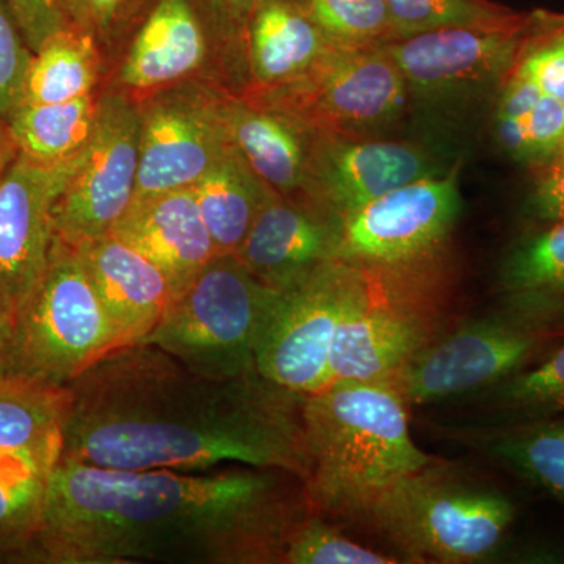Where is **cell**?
<instances>
[{"label":"cell","instance_id":"ab89813d","mask_svg":"<svg viewBox=\"0 0 564 564\" xmlns=\"http://www.w3.org/2000/svg\"><path fill=\"white\" fill-rule=\"evenodd\" d=\"M21 29L25 43L32 52L40 50L52 33L65 28V17L61 10L47 6L44 0H3Z\"/></svg>","mask_w":564,"mask_h":564},{"label":"cell","instance_id":"277c9868","mask_svg":"<svg viewBox=\"0 0 564 564\" xmlns=\"http://www.w3.org/2000/svg\"><path fill=\"white\" fill-rule=\"evenodd\" d=\"M369 518L411 562L464 564L484 562L499 549L514 507L503 494L432 463L393 484Z\"/></svg>","mask_w":564,"mask_h":564},{"label":"cell","instance_id":"8d00e7d4","mask_svg":"<svg viewBox=\"0 0 564 564\" xmlns=\"http://www.w3.org/2000/svg\"><path fill=\"white\" fill-rule=\"evenodd\" d=\"M32 55L9 7L0 0V118L6 121L21 107Z\"/></svg>","mask_w":564,"mask_h":564},{"label":"cell","instance_id":"1f68e13d","mask_svg":"<svg viewBox=\"0 0 564 564\" xmlns=\"http://www.w3.org/2000/svg\"><path fill=\"white\" fill-rule=\"evenodd\" d=\"M489 406L522 419H541L564 411V345L529 370H519L502 383L481 392Z\"/></svg>","mask_w":564,"mask_h":564},{"label":"cell","instance_id":"cb8c5ba5","mask_svg":"<svg viewBox=\"0 0 564 564\" xmlns=\"http://www.w3.org/2000/svg\"><path fill=\"white\" fill-rule=\"evenodd\" d=\"M68 411V386L20 372L0 373V456L61 458Z\"/></svg>","mask_w":564,"mask_h":564},{"label":"cell","instance_id":"7402d4cb","mask_svg":"<svg viewBox=\"0 0 564 564\" xmlns=\"http://www.w3.org/2000/svg\"><path fill=\"white\" fill-rule=\"evenodd\" d=\"M329 47L296 0H262L248 22L243 93L272 90L299 79Z\"/></svg>","mask_w":564,"mask_h":564},{"label":"cell","instance_id":"d6a6232c","mask_svg":"<svg viewBox=\"0 0 564 564\" xmlns=\"http://www.w3.org/2000/svg\"><path fill=\"white\" fill-rule=\"evenodd\" d=\"M397 40L451 25L505 24L522 13L491 0H384Z\"/></svg>","mask_w":564,"mask_h":564},{"label":"cell","instance_id":"5b68a950","mask_svg":"<svg viewBox=\"0 0 564 564\" xmlns=\"http://www.w3.org/2000/svg\"><path fill=\"white\" fill-rule=\"evenodd\" d=\"M276 295L236 256H217L143 344L204 377L228 380L258 372L256 348Z\"/></svg>","mask_w":564,"mask_h":564},{"label":"cell","instance_id":"f546056e","mask_svg":"<svg viewBox=\"0 0 564 564\" xmlns=\"http://www.w3.org/2000/svg\"><path fill=\"white\" fill-rule=\"evenodd\" d=\"M494 452L564 503V421L532 422L500 434Z\"/></svg>","mask_w":564,"mask_h":564},{"label":"cell","instance_id":"30bf717a","mask_svg":"<svg viewBox=\"0 0 564 564\" xmlns=\"http://www.w3.org/2000/svg\"><path fill=\"white\" fill-rule=\"evenodd\" d=\"M206 80L231 95L245 85L195 0H151L111 63L104 88L148 95Z\"/></svg>","mask_w":564,"mask_h":564},{"label":"cell","instance_id":"ba28073f","mask_svg":"<svg viewBox=\"0 0 564 564\" xmlns=\"http://www.w3.org/2000/svg\"><path fill=\"white\" fill-rule=\"evenodd\" d=\"M364 276L361 263L336 259L293 288L278 291L256 348L258 373L299 395L332 384L334 336Z\"/></svg>","mask_w":564,"mask_h":564},{"label":"cell","instance_id":"603a6c76","mask_svg":"<svg viewBox=\"0 0 564 564\" xmlns=\"http://www.w3.org/2000/svg\"><path fill=\"white\" fill-rule=\"evenodd\" d=\"M492 133L503 154L533 169L564 151V104L510 70L497 88Z\"/></svg>","mask_w":564,"mask_h":564},{"label":"cell","instance_id":"f1b7e54d","mask_svg":"<svg viewBox=\"0 0 564 564\" xmlns=\"http://www.w3.org/2000/svg\"><path fill=\"white\" fill-rule=\"evenodd\" d=\"M57 456H0V552L21 556L39 532Z\"/></svg>","mask_w":564,"mask_h":564},{"label":"cell","instance_id":"44dd1931","mask_svg":"<svg viewBox=\"0 0 564 564\" xmlns=\"http://www.w3.org/2000/svg\"><path fill=\"white\" fill-rule=\"evenodd\" d=\"M229 143L276 195L313 198L314 132L289 115L245 95L226 101Z\"/></svg>","mask_w":564,"mask_h":564},{"label":"cell","instance_id":"ac0fdd59","mask_svg":"<svg viewBox=\"0 0 564 564\" xmlns=\"http://www.w3.org/2000/svg\"><path fill=\"white\" fill-rule=\"evenodd\" d=\"M234 256L263 284L285 291L340 259V218L315 199L272 193Z\"/></svg>","mask_w":564,"mask_h":564},{"label":"cell","instance_id":"60d3db41","mask_svg":"<svg viewBox=\"0 0 564 564\" xmlns=\"http://www.w3.org/2000/svg\"><path fill=\"white\" fill-rule=\"evenodd\" d=\"M14 322L0 296V373L11 372L13 358Z\"/></svg>","mask_w":564,"mask_h":564},{"label":"cell","instance_id":"8fae6325","mask_svg":"<svg viewBox=\"0 0 564 564\" xmlns=\"http://www.w3.org/2000/svg\"><path fill=\"white\" fill-rule=\"evenodd\" d=\"M139 163V104L102 88L84 162L54 207V240L77 248L113 231L135 196Z\"/></svg>","mask_w":564,"mask_h":564},{"label":"cell","instance_id":"4dcf8cb0","mask_svg":"<svg viewBox=\"0 0 564 564\" xmlns=\"http://www.w3.org/2000/svg\"><path fill=\"white\" fill-rule=\"evenodd\" d=\"M325 40L340 50H373L397 40L384 0H296Z\"/></svg>","mask_w":564,"mask_h":564},{"label":"cell","instance_id":"7bdbcfd3","mask_svg":"<svg viewBox=\"0 0 564 564\" xmlns=\"http://www.w3.org/2000/svg\"><path fill=\"white\" fill-rule=\"evenodd\" d=\"M44 2H46L47 6L54 7V9L61 10V6H58V0H44Z\"/></svg>","mask_w":564,"mask_h":564},{"label":"cell","instance_id":"2e32d148","mask_svg":"<svg viewBox=\"0 0 564 564\" xmlns=\"http://www.w3.org/2000/svg\"><path fill=\"white\" fill-rule=\"evenodd\" d=\"M366 267V265H364ZM430 343L425 317L392 299L366 267L334 336V381H391Z\"/></svg>","mask_w":564,"mask_h":564},{"label":"cell","instance_id":"e575fe53","mask_svg":"<svg viewBox=\"0 0 564 564\" xmlns=\"http://www.w3.org/2000/svg\"><path fill=\"white\" fill-rule=\"evenodd\" d=\"M288 564H393L400 560L381 554L344 536L314 511H307L289 530L284 544Z\"/></svg>","mask_w":564,"mask_h":564},{"label":"cell","instance_id":"b9f144b4","mask_svg":"<svg viewBox=\"0 0 564 564\" xmlns=\"http://www.w3.org/2000/svg\"><path fill=\"white\" fill-rule=\"evenodd\" d=\"M17 154V147H14L13 140H11L9 124H7L3 118H0V176L9 169Z\"/></svg>","mask_w":564,"mask_h":564},{"label":"cell","instance_id":"52a82bcc","mask_svg":"<svg viewBox=\"0 0 564 564\" xmlns=\"http://www.w3.org/2000/svg\"><path fill=\"white\" fill-rule=\"evenodd\" d=\"M243 95L289 115L310 131L340 137H377L402 118L411 96L384 46H332L299 79Z\"/></svg>","mask_w":564,"mask_h":564},{"label":"cell","instance_id":"7c38bea8","mask_svg":"<svg viewBox=\"0 0 564 564\" xmlns=\"http://www.w3.org/2000/svg\"><path fill=\"white\" fill-rule=\"evenodd\" d=\"M544 344V328L507 313L467 322L429 343L389 383L408 404L484 392L524 369Z\"/></svg>","mask_w":564,"mask_h":564},{"label":"cell","instance_id":"4316f807","mask_svg":"<svg viewBox=\"0 0 564 564\" xmlns=\"http://www.w3.org/2000/svg\"><path fill=\"white\" fill-rule=\"evenodd\" d=\"M107 76L109 65L96 40L66 24L33 52L21 106L73 101L102 91Z\"/></svg>","mask_w":564,"mask_h":564},{"label":"cell","instance_id":"9c48e42d","mask_svg":"<svg viewBox=\"0 0 564 564\" xmlns=\"http://www.w3.org/2000/svg\"><path fill=\"white\" fill-rule=\"evenodd\" d=\"M229 95L210 82L187 80L133 98L140 110L133 202L192 187L231 147L226 128Z\"/></svg>","mask_w":564,"mask_h":564},{"label":"cell","instance_id":"836d02e7","mask_svg":"<svg viewBox=\"0 0 564 564\" xmlns=\"http://www.w3.org/2000/svg\"><path fill=\"white\" fill-rule=\"evenodd\" d=\"M511 70L564 104V13L530 11Z\"/></svg>","mask_w":564,"mask_h":564},{"label":"cell","instance_id":"ffe728a7","mask_svg":"<svg viewBox=\"0 0 564 564\" xmlns=\"http://www.w3.org/2000/svg\"><path fill=\"white\" fill-rule=\"evenodd\" d=\"M110 234L165 274L174 300L217 258L191 187L133 202Z\"/></svg>","mask_w":564,"mask_h":564},{"label":"cell","instance_id":"d4e9b609","mask_svg":"<svg viewBox=\"0 0 564 564\" xmlns=\"http://www.w3.org/2000/svg\"><path fill=\"white\" fill-rule=\"evenodd\" d=\"M508 313L544 328L564 311V221L516 245L500 270Z\"/></svg>","mask_w":564,"mask_h":564},{"label":"cell","instance_id":"e0dca14e","mask_svg":"<svg viewBox=\"0 0 564 564\" xmlns=\"http://www.w3.org/2000/svg\"><path fill=\"white\" fill-rule=\"evenodd\" d=\"M311 173L313 198L339 218L393 188L441 174L433 155L413 141L317 132Z\"/></svg>","mask_w":564,"mask_h":564},{"label":"cell","instance_id":"3957f363","mask_svg":"<svg viewBox=\"0 0 564 564\" xmlns=\"http://www.w3.org/2000/svg\"><path fill=\"white\" fill-rule=\"evenodd\" d=\"M406 406L389 381H334L303 395L311 462L304 496L311 511L369 516L400 478L433 463L411 437Z\"/></svg>","mask_w":564,"mask_h":564},{"label":"cell","instance_id":"6da1fadb","mask_svg":"<svg viewBox=\"0 0 564 564\" xmlns=\"http://www.w3.org/2000/svg\"><path fill=\"white\" fill-rule=\"evenodd\" d=\"M304 480L229 464L117 470L58 459L39 532L22 558L50 564L284 563Z\"/></svg>","mask_w":564,"mask_h":564},{"label":"cell","instance_id":"9a60e30c","mask_svg":"<svg viewBox=\"0 0 564 564\" xmlns=\"http://www.w3.org/2000/svg\"><path fill=\"white\" fill-rule=\"evenodd\" d=\"M85 152L54 165L18 152L0 176V296L13 322L50 265L54 207L80 169Z\"/></svg>","mask_w":564,"mask_h":564},{"label":"cell","instance_id":"4fadbf2b","mask_svg":"<svg viewBox=\"0 0 564 564\" xmlns=\"http://www.w3.org/2000/svg\"><path fill=\"white\" fill-rule=\"evenodd\" d=\"M529 13L505 24L451 25L414 33L384 50L406 80L408 90L425 101L497 91L513 68Z\"/></svg>","mask_w":564,"mask_h":564},{"label":"cell","instance_id":"d6986e66","mask_svg":"<svg viewBox=\"0 0 564 564\" xmlns=\"http://www.w3.org/2000/svg\"><path fill=\"white\" fill-rule=\"evenodd\" d=\"M74 250L101 300L118 348L143 343L174 302L165 274L113 234Z\"/></svg>","mask_w":564,"mask_h":564},{"label":"cell","instance_id":"484cf974","mask_svg":"<svg viewBox=\"0 0 564 564\" xmlns=\"http://www.w3.org/2000/svg\"><path fill=\"white\" fill-rule=\"evenodd\" d=\"M217 256L236 254L272 191L229 147L192 185Z\"/></svg>","mask_w":564,"mask_h":564},{"label":"cell","instance_id":"74e56055","mask_svg":"<svg viewBox=\"0 0 564 564\" xmlns=\"http://www.w3.org/2000/svg\"><path fill=\"white\" fill-rule=\"evenodd\" d=\"M220 41L234 69L248 88L247 43L248 22L262 0H195Z\"/></svg>","mask_w":564,"mask_h":564},{"label":"cell","instance_id":"5bb4252c","mask_svg":"<svg viewBox=\"0 0 564 564\" xmlns=\"http://www.w3.org/2000/svg\"><path fill=\"white\" fill-rule=\"evenodd\" d=\"M459 210L458 169L393 188L340 218V259L375 269L414 261L443 242Z\"/></svg>","mask_w":564,"mask_h":564},{"label":"cell","instance_id":"d590c367","mask_svg":"<svg viewBox=\"0 0 564 564\" xmlns=\"http://www.w3.org/2000/svg\"><path fill=\"white\" fill-rule=\"evenodd\" d=\"M151 0H58L68 24L90 33L106 55L109 70L121 44ZM109 77V76H107Z\"/></svg>","mask_w":564,"mask_h":564},{"label":"cell","instance_id":"7a4b0ae2","mask_svg":"<svg viewBox=\"0 0 564 564\" xmlns=\"http://www.w3.org/2000/svg\"><path fill=\"white\" fill-rule=\"evenodd\" d=\"M68 389L63 458L117 470L243 464L310 475L303 395L258 372L204 377L141 343L109 352Z\"/></svg>","mask_w":564,"mask_h":564},{"label":"cell","instance_id":"8992f818","mask_svg":"<svg viewBox=\"0 0 564 564\" xmlns=\"http://www.w3.org/2000/svg\"><path fill=\"white\" fill-rule=\"evenodd\" d=\"M118 340L74 248L54 240L50 265L14 322L11 372L68 386Z\"/></svg>","mask_w":564,"mask_h":564},{"label":"cell","instance_id":"f35d334b","mask_svg":"<svg viewBox=\"0 0 564 564\" xmlns=\"http://www.w3.org/2000/svg\"><path fill=\"white\" fill-rule=\"evenodd\" d=\"M530 170L533 173L530 210L547 225L564 221V151Z\"/></svg>","mask_w":564,"mask_h":564},{"label":"cell","instance_id":"83f0119b","mask_svg":"<svg viewBox=\"0 0 564 564\" xmlns=\"http://www.w3.org/2000/svg\"><path fill=\"white\" fill-rule=\"evenodd\" d=\"M99 93L57 104H25L7 124L20 154L54 165L77 158L90 143L98 120Z\"/></svg>","mask_w":564,"mask_h":564}]
</instances>
